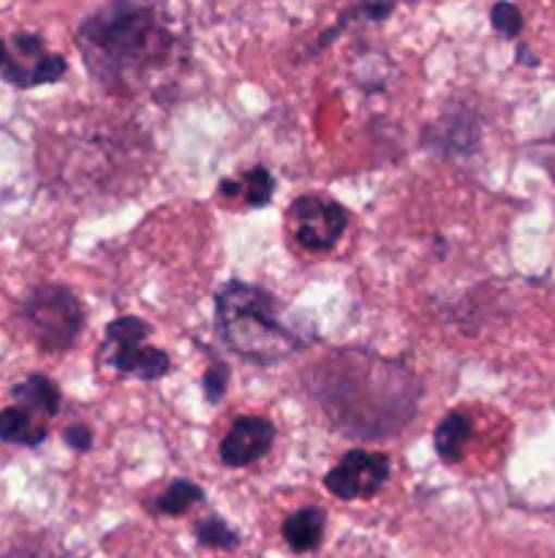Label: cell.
I'll list each match as a JSON object with an SVG mask.
<instances>
[{"label":"cell","mask_w":555,"mask_h":558,"mask_svg":"<svg viewBox=\"0 0 555 558\" xmlns=\"http://www.w3.org/2000/svg\"><path fill=\"white\" fill-rule=\"evenodd\" d=\"M172 33L156 11L136 3H109L76 27V47L92 80L107 90H136L172 52Z\"/></svg>","instance_id":"cell-1"},{"label":"cell","mask_w":555,"mask_h":558,"mask_svg":"<svg viewBox=\"0 0 555 558\" xmlns=\"http://www.w3.org/2000/svg\"><path fill=\"white\" fill-rule=\"evenodd\" d=\"M281 300L256 283L234 278L215 289L218 332L245 363L278 365L305 347L299 332L281 322Z\"/></svg>","instance_id":"cell-2"},{"label":"cell","mask_w":555,"mask_h":558,"mask_svg":"<svg viewBox=\"0 0 555 558\" xmlns=\"http://www.w3.org/2000/svg\"><path fill=\"white\" fill-rule=\"evenodd\" d=\"M22 319L44 354L69 352L85 327L79 298L63 283H38L22 300Z\"/></svg>","instance_id":"cell-3"},{"label":"cell","mask_w":555,"mask_h":558,"mask_svg":"<svg viewBox=\"0 0 555 558\" xmlns=\"http://www.w3.org/2000/svg\"><path fill=\"white\" fill-rule=\"evenodd\" d=\"M69 63L63 54L44 49V38L36 33H14L0 38V76L9 85L27 90V87L52 85L65 76Z\"/></svg>","instance_id":"cell-4"},{"label":"cell","mask_w":555,"mask_h":558,"mask_svg":"<svg viewBox=\"0 0 555 558\" xmlns=\"http://www.w3.org/2000/svg\"><path fill=\"white\" fill-rule=\"evenodd\" d=\"M294 240L305 251H330L343 238L348 227V213L341 202L330 196L305 194L288 207Z\"/></svg>","instance_id":"cell-5"},{"label":"cell","mask_w":555,"mask_h":558,"mask_svg":"<svg viewBox=\"0 0 555 558\" xmlns=\"http://www.w3.org/2000/svg\"><path fill=\"white\" fill-rule=\"evenodd\" d=\"M392 474V461L384 452L348 450L335 466L326 472L324 485L332 496L343 501L373 499L384 490Z\"/></svg>","instance_id":"cell-6"},{"label":"cell","mask_w":555,"mask_h":558,"mask_svg":"<svg viewBox=\"0 0 555 558\" xmlns=\"http://www.w3.org/2000/svg\"><path fill=\"white\" fill-rule=\"evenodd\" d=\"M275 425L264 417H239L221 441V463L229 469H245L261 461L275 445Z\"/></svg>","instance_id":"cell-7"},{"label":"cell","mask_w":555,"mask_h":558,"mask_svg":"<svg viewBox=\"0 0 555 558\" xmlns=\"http://www.w3.org/2000/svg\"><path fill=\"white\" fill-rule=\"evenodd\" d=\"M109 363L123 376L141 381H158L163 376H169V371H172L169 354L156 347H145V343H139V347H118Z\"/></svg>","instance_id":"cell-8"},{"label":"cell","mask_w":555,"mask_h":558,"mask_svg":"<svg viewBox=\"0 0 555 558\" xmlns=\"http://www.w3.org/2000/svg\"><path fill=\"white\" fill-rule=\"evenodd\" d=\"M11 398H14V407L27 409L41 420H52L60 412V401H63L60 387L44 374L25 376L20 385L11 387Z\"/></svg>","instance_id":"cell-9"},{"label":"cell","mask_w":555,"mask_h":558,"mask_svg":"<svg viewBox=\"0 0 555 558\" xmlns=\"http://www.w3.org/2000/svg\"><path fill=\"white\" fill-rule=\"evenodd\" d=\"M326 512L321 507H303L283 521V539L294 554H313L324 539Z\"/></svg>","instance_id":"cell-10"},{"label":"cell","mask_w":555,"mask_h":558,"mask_svg":"<svg viewBox=\"0 0 555 558\" xmlns=\"http://www.w3.org/2000/svg\"><path fill=\"white\" fill-rule=\"evenodd\" d=\"M49 436L47 420L20 407H9L0 412V441L16 447H38Z\"/></svg>","instance_id":"cell-11"},{"label":"cell","mask_w":555,"mask_h":558,"mask_svg":"<svg viewBox=\"0 0 555 558\" xmlns=\"http://www.w3.org/2000/svg\"><path fill=\"white\" fill-rule=\"evenodd\" d=\"M473 436V423L466 412H449L433 434L435 452L444 463H460Z\"/></svg>","instance_id":"cell-12"},{"label":"cell","mask_w":555,"mask_h":558,"mask_svg":"<svg viewBox=\"0 0 555 558\" xmlns=\"http://www.w3.org/2000/svg\"><path fill=\"white\" fill-rule=\"evenodd\" d=\"M218 191L223 196H243L250 207H264L275 194V178L267 167H254L243 174V180H221Z\"/></svg>","instance_id":"cell-13"},{"label":"cell","mask_w":555,"mask_h":558,"mask_svg":"<svg viewBox=\"0 0 555 558\" xmlns=\"http://www.w3.org/2000/svg\"><path fill=\"white\" fill-rule=\"evenodd\" d=\"M199 501H205V490H201L199 485H194L190 480H174V483H169V488L163 490L161 496L145 501V507L152 515L180 518L185 515L190 507L199 505Z\"/></svg>","instance_id":"cell-14"},{"label":"cell","mask_w":555,"mask_h":558,"mask_svg":"<svg viewBox=\"0 0 555 558\" xmlns=\"http://www.w3.org/2000/svg\"><path fill=\"white\" fill-rule=\"evenodd\" d=\"M194 537L196 543L210 550H234L239 545V534L221 515L201 518L194 526Z\"/></svg>","instance_id":"cell-15"},{"label":"cell","mask_w":555,"mask_h":558,"mask_svg":"<svg viewBox=\"0 0 555 558\" xmlns=\"http://www.w3.org/2000/svg\"><path fill=\"white\" fill-rule=\"evenodd\" d=\"M152 327L147 325L139 316H120V319L109 322L107 325V343L101 349L109 347H139L147 341Z\"/></svg>","instance_id":"cell-16"},{"label":"cell","mask_w":555,"mask_h":558,"mask_svg":"<svg viewBox=\"0 0 555 558\" xmlns=\"http://www.w3.org/2000/svg\"><path fill=\"white\" fill-rule=\"evenodd\" d=\"M229 381H232V371H229L226 363H212L207 368L205 379H201V390H205V398L210 407H218L223 401L229 390Z\"/></svg>","instance_id":"cell-17"},{"label":"cell","mask_w":555,"mask_h":558,"mask_svg":"<svg viewBox=\"0 0 555 558\" xmlns=\"http://www.w3.org/2000/svg\"><path fill=\"white\" fill-rule=\"evenodd\" d=\"M490 25L504 38H515L522 31V14L515 3H495L490 9Z\"/></svg>","instance_id":"cell-18"},{"label":"cell","mask_w":555,"mask_h":558,"mask_svg":"<svg viewBox=\"0 0 555 558\" xmlns=\"http://www.w3.org/2000/svg\"><path fill=\"white\" fill-rule=\"evenodd\" d=\"M63 441L74 452H90L92 450V430L87 425L74 423L63 430Z\"/></svg>","instance_id":"cell-19"},{"label":"cell","mask_w":555,"mask_h":558,"mask_svg":"<svg viewBox=\"0 0 555 558\" xmlns=\"http://www.w3.org/2000/svg\"><path fill=\"white\" fill-rule=\"evenodd\" d=\"M0 558H69V556H58V554H44V550H33V548H16L3 554Z\"/></svg>","instance_id":"cell-20"}]
</instances>
